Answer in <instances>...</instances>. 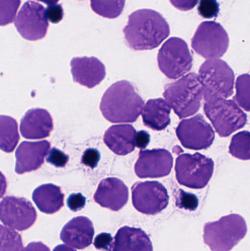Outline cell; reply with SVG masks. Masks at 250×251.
I'll list each match as a JSON object with an SVG mask.
<instances>
[{"instance_id": "d4e9b609", "label": "cell", "mask_w": 250, "mask_h": 251, "mask_svg": "<svg viewBox=\"0 0 250 251\" xmlns=\"http://www.w3.org/2000/svg\"><path fill=\"white\" fill-rule=\"evenodd\" d=\"M126 0H91L92 10L98 16L116 19L124 9Z\"/></svg>"}, {"instance_id": "44dd1931", "label": "cell", "mask_w": 250, "mask_h": 251, "mask_svg": "<svg viewBox=\"0 0 250 251\" xmlns=\"http://www.w3.org/2000/svg\"><path fill=\"white\" fill-rule=\"evenodd\" d=\"M136 133L132 125L112 126L104 134V142L112 151L119 156H125L135 150Z\"/></svg>"}, {"instance_id": "8d00e7d4", "label": "cell", "mask_w": 250, "mask_h": 251, "mask_svg": "<svg viewBox=\"0 0 250 251\" xmlns=\"http://www.w3.org/2000/svg\"><path fill=\"white\" fill-rule=\"evenodd\" d=\"M172 5L182 11H189L198 4V0H170Z\"/></svg>"}, {"instance_id": "74e56055", "label": "cell", "mask_w": 250, "mask_h": 251, "mask_svg": "<svg viewBox=\"0 0 250 251\" xmlns=\"http://www.w3.org/2000/svg\"><path fill=\"white\" fill-rule=\"evenodd\" d=\"M151 137L147 131L141 130L136 133L135 138V145L139 149H145L149 144Z\"/></svg>"}, {"instance_id": "4dcf8cb0", "label": "cell", "mask_w": 250, "mask_h": 251, "mask_svg": "<svg viewBox=\"0 0 250 251\" xmlns=\"http://www.w3.org/2000/svg\"><path fill=\"white\" fill-rule=\"evenodd\" d=\"M198 11L204 19H214L220 13V4L217 0H200Z\"/></svg>"}, {"instance_id": "9a60e30c", "label": "cell", "mask_w": 250, "mask_h": 251, "mask_svg": "<svg viewBox=\"0 0 250 251\" xmlns=\"http://www.w3.org/2000/svg\"><path fill=\"white\" fill-rule=\"evenodd\" d=\"M50 149L51 143L47 140L22 142L16 151V174L22 175L39 169Z\"/></svg>"}, {"instance_id": "83f0119b", "label": "cell", "mask_w": 250, "mask_h": 251, "mask_svg": "<svg viewBox=\"0 0 250 251\" xmlns=\"http://www.w3.org/2000/svg\"><path fill=\"white\" fill-rule=\"evenodd\" d=\"M250 75H241L236 80V95L235 97L237 104L247 112L250 110Z\"/></svg>"}, {"instance_id": "603a6c76", "label": "cell", "mask_w": 250, "mask_h": 251, "mask_svg": "<svg viewBox=\"0 0 250 251\" xmlns=\"http://www.w3.org/2000/svg\"><path fill=\"white\" fill-rule=\"evenodd\" d=\"M65 196L61 188L53 184H45L37 187L32 193V200L41 212L56 213L64 206Z\"/></svg>"}, {"instance_id": "f1b7e54d", "label": "cell", "mask_w": 250, "mask_h": 251, "mask_svg": "<svg viewBox=\"0 0 250 251\" xmlns=\"http://www.w3.org/2000/svg\"><path fill=\"white\" fill-rule=\"evenodd\" d=\"M21 0H0V26L14 22Z\"/></svg>"}, {"instance_id": "f546056e", "label": "cell", "mask_w": 250, "mask_h": 251, "mask_svg": "<svg viewBox=\"0 0 250 251\" xmlns=\"http://www.w3.org/2000/svg\"><path fill=\"white\" fill-rule=\"evenodd\" d=\"M176 204L179 209L195 211L198 207L199 200L195 195L179 190L176 194Z\"/></svg>"}, {"instance_id": "3957f363", "label": "cell", "mask_w": 250, "mask_h": 251, "mask_svg": "<svg viewBox=\"0 0 250 251\" xmlns=\"http://www.w3.org/2000/svg\"><path fill=\"white\" fill-rule=\"evenodd\" d=\"M164 97L166 102L179 119L193 116L199 110L204 97L198 75L188 74L179 80L166 85Z\"/></svg>"}, {"instance_id": "b9f144b4", "label": "cell", "mask_w": 250, "mask_h": 251, "mask_svg": "<svg viewBox=\"0 0 250 251\" xmlns=\"http://www.w3.org/2000/svg\"><path fill=\"white\" fill-rule=\"evenodd\" d=\"M38 1H42L49 6L57 4L60 0H38Z\"/></svg>"}, {"instance_id": "ab89813d", "label": "cell", "mask_w": 250, "mask_h": 251, "mask_svg": "<svg viewBox=\"0 0 250 251\" xmlns=\"http://www.w3.org/2000/svg\"><path fill=\"white\" fill-rule=\"evenodd\" d=\"M7 182L4 174L0 171V199L4 196L7 190Z\"/></svg>"}, {"instance_id": "f35d334b", "label": "cell", "mask_w": 250, "mask_h": 251, "mask_svg": "<svg viewBox=\"0 0 250 251\" xmlns=\"http://www.w3.org/2000/svg\"><path fill=\"white\" fill-rule=\"evenodd\" d=\"M23 251H50V249L41 242L29 243Z\"/></svg>"}, {"instance_id": "6da1fadb", "label": "cell", "mask_w": 250, "mask_h": 251, "mask_svg": "<svg viewBox=\"0 0 250 251\" xmlns=\"http://www.w3.org/2000/svg\"><path fill=\"white\" fill-rule=\"evenodd\" d=\"M123 33L129 48L143 51L158 47L170 35V29L159 13L151 9H141L129 15Z\"/></svg>"}, {"instance_id": "277c9868", "label": "cell", "mask_w": 250, "mask_h": 251, "mask_svg": "<svg viewBox=\"0 0 250 251\" xmlns=\"http://www.w3.org/2000/svg\"><path fill=\"white\" fill-rule=\"evenodd\" d=\"M204 240L211 251H230L248 232L246 221L231 214L204 226Z\"/></svg>"}, {"instance_id": "9c48e42d", "label": "cell", "mask_w": 250, "mask_h": 251, "mask_svg": "<svg viewBox=\"0 0 250 251\" xmlns=\"http://www.w3.org/2000/svg\"><path fill=\"white\" fill-rule=\"evenodd\" d=\"M228 47L227 32L220 24L215 22H202L192 39L194 51L208 60L223 57Z\"/></svg>"}, {"instance_id": "7402d4cb", "label": "cell", "mask_w": 250, "mask_h": 251, "mask_svg": "<svg viewBox=\"0 0 250 251\" xmlns=\"http://www.w3.org/2000/svg\"><path fill=\"white\" fill-rule=\"evenodd\" d=\"M171 108L162 99L148 100L142 107V117L145 126L156 131H161L170 124Z\"/></svg>"}, {"instance_id": "7a4b0ae2", "label": "cell", "mask_w": 250, "mask_h": 251, "mask_svg": "<svg viewBox=\"0 0 250 251\" xmlns=\"http://www.w3.org/2000/svg\"><path fill=\"white\" fill-rule=\"evenodd\" d=\"M144 101L132 83L126 80L113 84L101 99L100 110L111 123H133L140 116Z\"/></svg>"}, {"instance_id": "1f68e13d", "label": "cell", "mask_w": 250, "mask_h": 251, "mask_svg": "<svg viewBox=\"0 0 250 251\" xmlns=\"http://www.w3.org/2000/svg\"><path fill=\"white\" fill-rule=\"evenodd\" d=\"M68 160L69 156L56 148L50 149L46 157V162L54 165L56 168H64L67 165Z\"/></svg>"}, {"instance_id": "e0dca14e", "label": "cell", "mask_w": 250, "mask_h": 251, "mask_svg": "<svg viewBox=\"0 0 250 251\" xmlns=\"http://www.w3.org/2000/svg\"><path fill=\"white\" fill-rule=\"evenodd\" d=\"M70 67L73 81L88 88L99 85L106 76L105 66L96 57H74Z\"/></svg>"}, {"instance_id": "30bf717a", "label": "cell", "mask_w": 250, "mask_h": 251, "mask_svg": "<svg viewBox=\"0 0 250 251\" xmlns=\"http://www.w3.org/2000/svg\"><path fill=\"white\" fill-rule=\"evenodd\" d=\"M132 192L134 207L145 215H157L168 205L170 198L167 189L158 181L135 183Z\"/></svg>"}, {"instance_id": "2e32d148", "label": "cell", "mask_w": 250, "mask_h": 251, "mask_svg": "<svg viewBox=\"0 0 250 251\" xmlns=\"http://www.w3.org/2000/svg\"><path fill=\"white\" fill-rule=\"evenodd\" d=\"M93 198L101 207L117 212L127 203L129 190L121 180L110 177L99 183Z\"/></svg>"}, {"instance_id": "cb8c5ba5", "label": "cell", "mask_w": 250, "mask_h": 251, "mask_svg": "<svg viewBox=\"0 0 250 251\" xmlns=\"http://www.w3.org/2000/svg\"><path fill=\"white\" fill-rule=\"evenodd\" d=\"M20 140L18 123L13 118L0 116V149L11 153Z\"/></svg>"}, {"instance_id": "4fadbf2b", "label": "cell", "mask_w": 250, "mask_h": 251, "mask_svg": "<svg viewBox=\"0 0 250 251\" xmlns=\"http://www.w3.org/2000/svg\"><path fill=\"white\" fill-rule=\"evenodd\" d=\"M176 134L183 147L192 150L207 149L212 145L214 131L201 115L180 122Z\"/></svg>"}, {"instance_id": "ac0fdd59", "label": "cell", "mask_w": 250, "mask_h": 251, "mask_svg": "<svg viewBox=\"0 0 250 251\" xmlns=\"http://www.w3.org/2000/svg\"><path fill=\"white\" fill-rule=\"evenodd\" d=\"M94 234L95 231L91 220L86 217L79 216L64 226L60 233V239L65 244L82 250L92 244Z\"/></svg>"}, {"instance_id": "d590c367", "label": "cell", "mask_w": 250, "mask_h": 251, "mask_svg": "<svg viewBox=\"0 0 250 251\" xmlns=\"http://www.w3.org/2000/svg\"><path fill=\"white\" fill-rule=\"evenodd\" d=\"M86 204V199L81 193H73L67 199V206L73 212L82 210Z\"/></svg>"}, {"instance_id": "5b68a950", "label": "cell", "mask_w": 250, "mask_h": 251, "mask_svg": "<svg viewBox=\"0 0 250 251\" xmlns=\"http://www.w3.org/2000/svg\"><path fill=\"white\" fill-rule=\"evenodd\" d=\"M205 101L231 97L234 88V72L224 60L209 59L201 65L198 75Z\"/></svg>"}, {"instance_id": "5bb4252c", "label": "cell", "mask_w": 250, "mask_h": 251, "mask_svg": "<svg viewBox=\"0 0 250 251\" xmlns=\"http://www.w3.org/2000/svg\"><path fill=\"white\" fill-rule=\"evenodd\" d=\"M173 165V156L165 149L141 150L135 171L141 178H161L170 174Z\"/></svg>"}, {"instance_id": "60d3db41", "label": "cell", "mask_w": 250, "mask_h": 251, "mask_svg": "<svg viewBox=\"0 0 250 251\" xmlns=\"http://www.w3.org/2000/svg\"><path fill=\"white\" fill-rule=\"evenodd\" d=\"M53 251H76L73 248L70 247V246H68V245H60L57 246Z\"/></svg>"}, {"instance_id": "e575fe53", "label": "cell", "mask_w": 250, "mask_h": 251, "mask_svg": "<svg viewBox=\"0 0 250 251\" xmlns=\"http://www.w3.org/2000/svg\"><path fill=\"white\" fill-rule=\"evenodd\" d=\"M101 155L95 149H88L84 152L82 157V163L89 168H95L99 162Z\"/></svg>"}, {"instance_id": "836d02e7", "label": "cell", "mask_w": 250, "mask_h": 251, "mask_svg": "<svg viewBox=\"0 0 250 251\" xmlns=\"http://www.w3.org/2000/svg\"><path fill=\"white\" fill-rule=\"evenodd\" d=\"M113 237L108 233H101L96 236L93 245L95 249L103 251H110L113 244Z\"/></svg>"}, {"instance_id": "4316f807", "label": "cell", "mask_w": 250, "mask_h": 251, "mask_svg": "<svg viewBox=\"0 0 250 251\" xmlns=\"http://www.w3.org/2000/svg\"><path fill=\"white\" fill-rule=\"evenodd\" d=\"M0 251H23L20 234L8 227L0 225Z\"/></svg>"}, {"instance_id": "52a82bcc", "label": "cell", "mask_w": 250, "mask_h": 251, "mask_svg": "<svg viewBox=\"0 0 250 251\" xmlns=\"http://www.w3.org/2000/svg\"><path fill=\"white\" fill-rule=\"evenodd\" d=\"M176 178L179 184L192 189H203L211 180L214 161L201 153H183L176 159Z\"/></svg>"}, {"instance_id": "d6a6232c", "label": "cell", "mask_w": 250, "mask_h": 251, "mask_svg": "<svg viewBox=\"0 0 250 251\" xmlns=\"http://www.w3.org/2000/svg\"><path fill=\"white\" fill-rule=\"evenodd\" d=\"M45 16L47 20L51 23H60L64 16L63 7L60 4L49 5L45 10Z\"/></svg>"}, {"instance_id": "ffe728a7", "label": "cell", "mask_w": 250, "mask_h": 251, "mask_svg": "<svg viewBox=\"0 0 250 251\" xmlns=\"http://www.w3.org/2000/svg\"><path fill=\"white\" fill-rule=\"evenodd\" d=\"M110 251H154L148 234L141 228L123 226L117 231Z\"/></svg>"}, {"instance_id": "d6986e66", "label": "cell", "mask_w": 250, "mask_h": 251, "mask_svg": "<svg viewBox=\"0 0 250 251\" xmlns=\"http://www.w3.org/2000/svg\"><path fill=\"white\" fill-rule=\"evenodd\" d=\"M53 128L52 117L44 109H31L21 120V134L24 138L29 140L46 138L51 134Z\"/></svg>"}, {"instance_id": "8fae6325", "label": "cell", "mask_w": 250, "mask_h": 251, "mask_svg": "<svg viewBox=\"0 0 250 251\" xmlns=\"http://www.w3.org/2000/svg\"><path fill=\"white\" fill-rule=\"evenodd\" d=\"M36 220V211L26 199L7 196L0 201V221L5 226L25 231L32 227Z\"/></svg>"}, {"instance_id": "7c38bea8", "label": "cell", "mask_w": 250, "mask_h": 251, "mask_svg": "<svg viewBox=\"0 0 250 251\" xmlns=\"http://www.w3.org/2000/svg\"><path fill=\"white\" fill-rule=\"evenodd\" d=\"M45 7L35 1H27L23 4L15 20V26L22 38L28 41L43 39L48 32V20Z\"/></svg>"}, {"instance_id": "ba28073f", "label": "cell", "mask_w": 250, "mask_h": 251, "mask_svg": "<svg viewBox=\"0 0 250 251\" xmlns=\"http://www.w3.org/2000/svg\"><path fill=\"white\" fill-rule=\"evenodd\" d=\"M159 68L167 77L179 79L192 67V54L183 39L173 37L167 40L158 53Z\"/></svg>"}, {"instance_id": "8992f818", "label": "cell", "mask_w": 250, "mask_h": 251, "mask_svg": "<svg viewBox=\"0 0 250 251\" xmlns=\"http://www.w3.org/2000/svg\"><path fill=\"white\" fill-rule=\"evenodd\" d=\"M205 116L220 137H226L246 125L248 116L233 100L225 99L205 101Z\"/></svg>"}, {"instance_id": "484cf974", "label": "cell", "mask_w": 250, "mask_h": 251, "mask_svg": "<svg viewBox=\"0 0 250 251\" xmlns=\"http://www.w3.org/2000/svg\"><path fill=\"white\" fill-rule=\"evenodd\" d=\"M250 134L248 131H241L233 136L229 152L232 156L242 160L250 159Z\"/></svg>"}]
</instances>
